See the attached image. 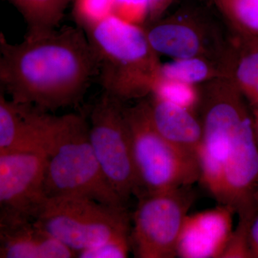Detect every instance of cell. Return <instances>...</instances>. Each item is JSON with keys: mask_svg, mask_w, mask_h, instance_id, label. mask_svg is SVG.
<instances>
[{"mask_svg": "<svg viewBox=\"0 0 258 258\" xmlns=\"http://www.w3.org/2000/svg\"><path fill=\"white\" fill-rule=\"evenodd\" d=\"M200 181L239 219L258 213V145L252 110L228 78L200 85Z\"/></svg>", "mask_w": 258, "mask_h": 258, "instance_id": "obj_1", "label": "cell"}, {"mask_svg": "<svg viewBox=\"0 0 258 258\" xmlns=\"http://www.w3.org/2000/svg\"><path fill=\"white\" fill-rule=\"evenodd\" d=\"M1 89L42 111L76 104L98 77V60L82 28L28 33L21 43L0 37Z\"/></svg>", "mask_w": 258, "mask_h": 258, "instance_id": "obj_2", "label": "cell"}, {"mask_svg": "<svg viewBox=\"0 0 258 258\" xmlns=\"http://www.w3.org/2000/svg\"><path fill=\"white\" fill-rule=\"evenodd\" d=\"M83 30L96 54L105 91L123 101L152 93L162 63L143 26L112 15Z\"/></svg>", "mask_w": 258, "mask_h": 258, "instance_id": "obj_3", "label": "cell"}, {"mask_svg": "<svg viewBox=\"0 0 258 258\" xmlns=\"http://www.w3.org/2000/svg\"><path fill=\"white\" fill-rule=\"evenodd\" d=\"M44 189L47 198H86L117 208L126 205L102 171L90 142L89 123L77 113L53 116Z\"/></svg>", "mask_w": 258, "mask_h": 258, "instance_id": "obj_4", "label": "cell"}, {"mask_svg": "<svg viewBox=\"0 0 258 258\" xmlns=\"http://www.w3.org/2000/svg\"><path fill=\"white\" fill-rule=\"evenodd\" d=\"M130 132L138 199L192 186L200 181L198 158L169 143L158 133L149 116L148 102L124 107Z\"/></svg>", "mask_w": 258, "mask_h": 258, "instance_id": "obj_5", "label": "cell"}, {"mask_svg": "<svg viewBox=\"0 0 258 258\" xmlns=\"http://www.w3.org/2000/svg\"><path fill=\"white\" fill-rule=\"evenodd\" d=\"M216 19L201 7L185 6L144 28L159 55L172 59L204 57L225 66L231 76L233 32Z\"/></svg>", "mask_w": 258, "mask_h": 258, "instance_id": "obj_6", "label": "cell"}, {"mask_svg": "<svg viewBox=\"0 0 258 258\" xmlns=\"http://www.w3.org/2000/svg\"><path fill=\"white\" fill-rule=\"evenodd\" d=\"M76 253L115 239L130 237L132 225L125 208L89 199H47L35 221Z\"/></svg>", "mask_w": 258, "mask_h": 258, "instance_id": "obj_7", "label": "cell"}, {"mask_svg": "<svg viewBox=\"0 0 258 258\" xmlns=\"http://www.w3.org/2000/svg\"><path fill=\"white\" fill-rule=\"evenodd\" d=\"M191 186L139 199L130 235L131 247L136 257H177L180 232L196 199Z\"/></svg>", "mask_w": 258, "mask_h": 258, "instance_id": "obj_8", "label": "cell"}, {"mask_svg": "<svg viewBox=\"0 0 258 258\" xmlns=\"http://www.w3.org/2000/svg\"><path fill=\"white\" fill-rule=\"evenodd\" d=\"M123 101L105 91L90 115L89 138L103 174L126 205L136 189L130 132Z\"/></svg>", "mask_w": 258, "mask_h": 258, "instance_id": "obj_9", "label": "cell"}, {"mask_svg": "<svg viewBox=\"0 0 258 258\" xmlns=\"http://www.w3.org/2000/svg\"><path fill=\"white\" fill-rule=\"evenodd\" d=\"M47 154L0 152V220L35 221L46 203Z\"/></svg>", "mask_w": 258, "mask_h": 258, "instance_id": "obj_10", "label": "cell"}, {"mask_svg": "<svg viewBox=\"0 0 258 258\" xmlns=\"http://www.w3.org/2000/svg\"><path fill=\"white\" fill-rule=\"evenodd\" d=\"M52 117L31 105L8 100L0 93V152H35L47 154L52 139Z\"/></svg>", "mask_w": 258, "mask_h": 258, "instance_id": "obj_11", "label": "cell"}, {"mask_svg": "<svg viewBox=\"0 0 258 258\" xmlns=\"http://www.w3.org/2000/svg\"><path fill=\"white\" fill-rule=\"evenodd\" d=\"M235 212L230 207L216 208L187 215L177 244V257L221 258L233 231Z\"/></svg>", "mask_w": 258, "mask_h": 258, "instance_id": "obj_12", "label": "cell"}, {"mask_svg": "<svg viewBox=\"0 0 258 258\" xmlns=\"http://www.w3.org/2000/svg\"><path fill=\"white\" fill-rule=\"evenodd\" d=\"M77 253L31 220H0V257L71 258Z\"/></svg>", "mask_w": 258, "mask_h": 258, "instance_id": "obj_13", "label": "cell"}, {"mask_svg": "<svg viewBox=\"0 0 258 258\" xmlns=\"http://www.w3.org/2000/svg\"><path fill=\"white\" fill-rule=\"evenodd\" d=\"M152 124L163 138L198 158L203 129L195 112L153 96L147 101Z\"/></svg>", "mask_w": 258, "mask_h": 258, "instance_id": "obj_14", "label": "cell"}, {"mask_svg": "<svg viewBox=\"0 0 258 258\" xmlns=\"http://www.w3.org/2000/svg\"><path fill=\"white\" fill-rule=\"evenodd\" d=\"M232 30L235 57L230 79L253 109L258 108V38Z\"/></svg>", "mask_w": 258, "mask_h": 258, "instance_id": "obj_15", "label": "cell"}, {"mask_svg": "<svg viewBox=\"0 0 258 258\" xmlns=\"http://www.w3.org/2000/svg\"><path fill=\"white\" fill-rule=\"evenodd\" d=\"M159 76L196 86L219 78L230 79L225 66L204 57L173 59L161 64Z\"/></svg>", "mask_w": 258, "mask_h": 258, "instance_id": "obj_16", "label": "cell"}, {"mask_svg": "<svg viewBox=\"0 0 258 258\" xmlns=\"http://www.w3.org/2000/svg\"><path fill=\"white\" fill-rule=\"evenodd\" d=\"M18 8L28 24V33L55 30L64 11L74 0H9Z\"/></svg>", "mask_w": 258, "mask_h": 258, "instance_id": "obj_17", "label": "cell"}, {"mask_svg": "<svg viewBox=\"0 0 258 258\" xmlns=\"http://www.w3.org/2000/svg\"><path fill=\"white\" fill-rule=\"evenodd\" d=\"M232 30L258 38V0H211Z\"/></svg>", "mask_w": 258, "mask_h": 258, "instance_id": "obj_18", "label": "cell"}, {"mask_svg": "<svg viewBox=\"0 0 258 258\" xmlns=\"http://www.w3.org/2000/svg\"><path fill=\"white\" fill-rule=\"evenodd\" d=\"M151 95L181 108L195 112L200 108V86L159 76Z\"/></svg>", "mask_w": 258, "mask_h": 258, "instance_id": "obj_19", "label": "cell"}, {"mask_svg": "<svg viewBox=\"0 0 258 258\" xmlns=\"http://www.w3.org/2000/svg\"><path fill=\"white\" fill-rule=\"evenodd\" d=\"M114 0H74V16L85 30L114 15Z\"/></svg>", "mask_w": 258, "mask_h": 258, "instance_id": "obj_20", "label": "cell"}, {"mask_svg": "<svg viewBox=\"0 0 258 258\" xmlns=\"http://www.w3.org/2000/svg\"><path fill=\"white\" fill-rule=\"evenodd\" d=\"M252 220L239 219L221 258H252L249 240V227Z\"/></svg>", "mask_w": 258, "mask_h": 258, "instance_id": "obj_21", "label": "cell"}, {"mask_svg": "<svg viewBox=\"0 0 258 258\" xmlns=\"http://www.w3.org/2000/svg\"><path fill=\"white\" fill-rule=\"evenodd\" d=\"M132 251L130 237L115 239L85 249L78 253L81 258H125Z\"/></svg>", "mask_w": 258, "mask_h": 258, "instance_id": "obj_22", "label": "cell"}, {"mask_svg": "<svg viewBox=\"0 0 258 258\" xmlns=\"http://www.w3.org/2000/svg\"><path fill=\"white\" fill-rule=\"evenodd\" d=\"M114 15L125 21L142 26L149 17V0H114Z\"/></svg>", "mask_w": 258, "mask_h": 258, "instance_id": "obj_23", "label": "cell"}, {"mask_svg": "<svg viewBox=\"0 0 258 258\" xmlns=\"http://www.w3.org/2000/svg\"><path fill=\"white\" fill-rule=\"evenodd\" d=\"M174 1L175 0H149V23L157 21L163 18L166 10Z\"/></svg>", "mask_w": 258, "mask_h": 258, "instance_id": "obj_24", "label": "cell"}, {"mask_svg": "<svg viewBox=\"0 0 258 258\" xmlns=\"http://www.w3.org/2000/svg\"><path fill=\"white\" fill-rule=\"evenodd\" d=\"M249 240L252 258H258V213L251 222Z\"/></svg>", "mask_w": 258, "mask_h": 258, "instance_id": "obj_25", "label": "cell"}, {"mask_svg": "<svg viewBox=\"0 0 258 258\" xmlns=\"http://www.w3.org/2000/svg\"><path fill=\"white\" fill-rule=\"evenodd\" d=\"M251 110H252V115H253L254 132H255L256 140H257L258 145V108Z\"/></svg>", "mask_w": 258, "mask_h": 258, "instance_id": "obj_26", "label": "cell"}, {"mask_svg": "<svg viewBox=\"0 0 258 258\" xmlns=\"http://www.w3.org/2000/svg\"></svg>", "mask_w": 258, "mask_h": 258, "instance_id": "obj_27", "label": "cell"}]
</instances>
